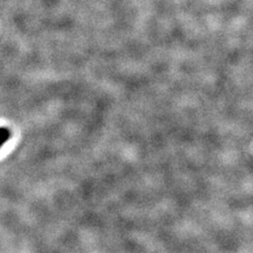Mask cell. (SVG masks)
<instances>
[{
    "mask_svg": "<svg viewBox=\"0 0 253 253\" xmlns=\"http://www.w3.org/2000/svg\"><path fill=\"white\" fill-rule=\"evenodd\" d=\"M6 137H7V133L3 130H0V145H1L2 142L6 139Z\"/></svg>",
    "mask_w": 253,
    "mask_h": 253,
    "instance_id": "1",
    "label": "cell"
}]
</instances>
